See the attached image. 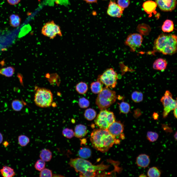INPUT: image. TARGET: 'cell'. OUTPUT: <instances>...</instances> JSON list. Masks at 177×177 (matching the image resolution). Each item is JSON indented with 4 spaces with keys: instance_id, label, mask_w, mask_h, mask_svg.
<instances>
[{
    "instance_id": "1",
    "label": "cell",
    "mask_w": 177,
    "mask_h": 177,
    "mask_svg": "<svg viewBox=\"0 0 177 177\" xmlns=\"http://www.w3.org/2000/svg\"><path fill=\"white\" fill-rule=\"evenodd\" d=\"M117 139L111 135L107 130L96 129L92 132L90 140L93 147L102 152L108 151Z\"/></svg>"
},
{
    "instance_id": "2",
    "label": "cell",
    "mask_w": 177,
    "mask_h": 177,
    "mask_svg": "<svg viewBox=\"0 0 177 177\" xmlns=\"http://www.w3.org/2000/svg\"><path fill=\"white\" fill-rule=\"evenodd\" d=\"M69 164L76 172H79L81 177H94L97 171L105 170L109 167L102 163L94 165L89 161L79 158L71 159Z\"/></svg>"
},
{
    "instance_id": "3",
    "label": "cell",
    "mask_w": 177,
    "mask_h": 177,
    "mask_svg": "<svg viewBox=\"0 0 177 177\" xmlns=\"http://www.w3.org/2000/svg\"><path fill=\"white\" fill-rule=\"evenodd\" d=\"M177 39L175 34H162L154 41V50L165 55H172L177 50Z\"/></svg>"
},
{
    "instance_id": "4",
    "label": "cell",
    "mask_w": 177,
    "mask_h": 177,
    "mask_svg": "<svg viewBox=\"0 0 177 177\" xmlns=\"http://www.w3.org/2000/svg\"><path fill=\"white\" fill-rule=\"evenodd\" d=\"M117 98L116 92L105 87L99 93L96 103L100 110L105 109L114 103Z\"/></svg>"
},
{
    "instance_id": "5",
    "label": "cell",
    "mask_w": 177,
    "mask_h": 177,
    "mask_svg": "<svg viewBox=\"0 0 177 177\" xmlns=\"http://www.w3.org/2000/svg\"><path fill=\"white\" fill-rule=\"evenodd\" d=\"M53 95L49 89L38 88L34 97V102L38 106L42 108L49 107L53 101Z\"/></svg>"
},
{
    "instance_id": "6",
    "label": "cell",
    "mask_w": 177,
    "mask_h": 177,
    "mask_svg": "<svg viewBox=\"0 0 177 177\" xmlns=\"http://www.w3.org/2000/svg\"><path fill=\"white\" fill-rule=\"evenodd\" d=\"M115 121V117L113 113L106 109L101 110L95 118V122L100 129L107 130Z\"/></svg>"
},
{
    "instance_id": "7",
    "label": "cell",
    "mask_w": 177,
    "mask_h": 177,
    "mask_svg": "<svg viewBox=\"0 0 177 177\" xmlns=\"http://www.w3.org/2000/svg\"><path fill=\"white\" fill-rule=\"evenodd\" d=\"M118 75L112 68L107 69L101 75L98 76L97 80L104 84L106 87L110 88H115L117 83Z\"/></svg>"
},
{
    "instance_id": "8",
    "label": "cell",
    "mask_w": 177,
    "mask_h": 177,
    "mask_svg": "<svg viewBox=\"0 0 177 177\" xmlns=\"http://www.w3.org/2000/svg\"><path fill=\"white\" fill-rule=\"evenodd\" d=\"M161 101L164 107L163 117V118H165L170 112L177 106V100L173 99L171 93L169 91L166 90L161 98Z\"/></svg>"
},
{
    "instance_id": "9",
    "label": "cell",
    "mask_w": 177,
    "mask_h": 177,
    "mask_svg": "<svg viewBox=\"0 0 177 177\" xmlns=\"http://www.w3.org/2000/svg\"><path fill=\"white\" fill-rule=\"evenodd\" d=\"M41 33L50 39H54L57 35L62 36L60 27L53 21H49L44 25L42 29Z\"/></svg>"
},
{
    "instance_id": "10",
    "label": "cell",
    "mask_w": 177,
    "mask_h": 177,
    "mask_svg": "<svg viewBox=\"0 0 177 177\" xmlns=\"http://www.w3.org/2000/svg\"><path fill=\"white\" fill-rule=\"evenodd\" d=\"M143 40V37L141 35L138 33H133L128 36L125 44L134 51L141 46Z\"/></svg>"
},
{
    "instance_id": "11",
    "label": "cell",
    "mask_w": 177,
    "mask_h": 177,
    "mask_svg": "<svg viewBox=\"0 0 177 177\" xmlns=\"http://www.w3.org/2000/svg\"><path fill=\"white\" fill-rule=\"evenodd\" d=\"M124 9L115 1L110 0L107 9V13L109 16L113 17L120 18L122 16Z\"/></svg>"
},
{
    "instance_id": "12",
    "label": "cell",
    "mask_w": 177,
    "mask_h": 177,
    "mask_svg": "<svg viewBox=\"0 0 177 177\" xmlns=\"http://www.w3.org/2000/svg\"><path fill=\"white\" fill-rule=\"evenodd\" d=\"M156 2L160 9L164 12L173 11L177 4L176 0H156Z\"/></svg>"
},
{
    "instance_id": "13",
    "label": "cell",
    "mask_w": 177,
    "mask_h": 177,
    "mask_svg": "<svg viewBox=\"0 0 177 177\" xmlns=\"http://www.w3.org/2000/svg\"><path fill=\"white\" fill-rule=\"evenodd\" d=\"M124 129V125L120 121H115L110 125L107 130L111 135L116 138L120 136L123 133Z\"/></svg>"
},
{
    "instance_id": "14",
    "label": "cell",
    "mask_w": 177,
    "mask_h": 177,
    "mask_svg": "<svg viewBox=\"0 0 177 177\" xmlns=\"http://www.w3.org/2000/svg\"><path fill=\"white\" fill-rule=\"evenodd\" d=\"M150 162V159L149 156L146 154H141L136 159V162L137 165L142 168L147 167Z\"/></svg>"
},
{
    "instance_id": "15",
    "label": "cell",
    "mask_w": 177,
    "mask_h": 177,
    "mask_svg": "<svg viewBox=\"0 0 177 177\" xmlns=\"http://www.w3.org/2000/svg\"><path fill=\"white\" fill-rule=\"evenodd\" d=\"M74 136L78 138H82L85 136L88 133L86 127L82 124H79L75 127Z\"/></svg>"
},
{
    "instance_id": "16",
    "label": "cell",
    "mask_w": 177,
    "mask_h": 177,
    "mask_svg": "<svg viewBox=\"0 0 177 177\" xmlns=\"http://www.w3.org/2000/svg\"><path fill=\"white\" fill-rule=\"evenodd\" d=\"M157 5L156 2L152 0H148L144 2L143 8L148 14H151L155 10Z\"/></svg>"
},
{
    "instance_id": "17",
    "label": "cell",
    "mask_w": 177,
    "mask_h": 177,
    "mask_svg": "<svg viewBox=\"0 0 177 177\" xmlns=\"http://www.w3.org/2000/svg\"><path fill=\"white\" fill-rule=\"evenodd\" d=\"M167 64V62L165 59L160 58L154 62L153 67L154 69L163 71L166 69Z\"/></svg>"
},
{
    "instance_id": "18",
    "label": "cell",
    "mask_w": 177,
    "mask_h": 177,
    "mask_svg": "<svg viewBox=\"0 0 177 177\" xmlns=\"http://www.w3.org/2000/svg\"><path fill=\"white\" fill-rule=\"evenodd\" d=\"M0 173L1 176L4 177H12L16 174L13 168L7 166L3 167L0 170Z\"/></svg>"
},
{
    "instance_id": "19",
    "label": "cell",
    "mask_w": 177,
    "mask_h": 177,
    "mask_svg": "<svg viewBox=\"0 0 177 177\" xmlns=\"http://www.w3.org/2000/svg\"><path fill=\"white\" fill-rule=\"evenodd\" d=\"M39 156L41 159L43 161L45 162H48L51 159L52 154L49 150L44 148L41 150Z\"/></svg>"
},
{
    "instance_id": "20",
    "label": "cell",
    "mask_w": 177,
    "mask_h": 177,
    "mask_svg": "<svg viewBox=\"0 0 177 177\" xmlns=\"http://www.w3.org/2000/svg\"><path fill=\"white\" fill-rule=\"evenodd\" d=\"M174 29V24L173 21L169 19H167L165 21L162 27V31L165 32H172Z\"/></svg>"
},
{
    "instance_id": "21",
    "label": "cell",
    "mask_w": 177,
    "mask_h": 177,
    "mask_svg": "<svg viewBox=\"0 0 177 177\" xmlns=\"http://www.w3.org/2000/svg\"><path fill=\"white\" fill-rule=\"evenodd\" d=\"M90 88L92 93L96 94H98L103 89L102 84L97 80L91 84Z\"/></svg>"
},
{
    "instance_id": "22",
    "label": "cell",
    "mask_w": 177,
    "mask_h": 177,
    "mask_svg": "<svg viewBox=\"0 0 177 177\" xmlns=\"http://www.w3.org/2000/svg\"><path fill=\"white\" fill-rule=\"evenodd\" d=\"M78 154L81 158L86 159L89 158L91 154L90 149L87 147L81 148L78 151Z\"/></svg>"
},
{
    "instance_id": "23",
    "label": "cell",
    "mask_w": 177,
    "mask_h": 177,
    "mask_svg": "<svg viewBox=\"0 0 177 177\" xmlns=\"http://www.w3.org/2000/svg\"><path fill=\"white\" fill-rule=\"evenodd\" d=\"M9 19L10 24L12 27H16L20 25L21 19L18 15L12 14L10 16Z\"/></svg>"
},
{
    "instance_id": "24",
    "label": "cell",
    "mask_w": 177,
    "mask_h": 177,
    "mask_svg": "<svg viewBox=\"0 0 177 177\" xmlns=\"http://www.w3.org/2000/svg\"><path fill=\"white\" fill-rule=\"evenodd\" d=\"M15 68L12 66H9L0 69V74L7 77H11L13 75Z\"/></svg>"
},
{
    "instance_id": "25",
    "label": "cell",
    "mask_w": 177,
    "mask_h": 177,
    "mask_svg": "<svg viewBox=\"0 0 177 177\" xmlns=\"http://www.w3.org/2000/svg\"><path fill=\"white\" fill-rule=\"evenodd\" d=\"M75 89L77 92L79 94H85L88 90V86L85 82H81L77 84L75 86Z\"/></svg>"
},
{
    "instance_id": "26",
    "label": "cell",
    "mask_w": 177,
    "mask_h": 177,
    "mask_svg": "<svg viewBox=\"0 0 177 177\" xmlns=\"http://www.w3.org/2000/svg\"><path fill=\"white\" fill-rule=\"evenodd\" d=\"M96 113L95 110L90 108L86 109L84 114L85 118L88 120H91L93 119L96 117Z\"/></svg>"
},
{
    "instance_id": "27",
    "label": "cell",
    "mask_w": 177,
    "mask_h": 177,
    "mask_svg": "<svg viewBox=\"0 0 177 177\" xmlns=\"http://www.w3.org/2000/svg\"><path fill=\"white\" fill-rule=\"evenodd\" d=\"M161 172L156 167L153 166L148 170L147 175L149 177H159L161 176Z\"/></svg>"
},
{
    "instance_id": "28",
    "label": "cell",
    "mask_w": 177,
    "mask_h": 177,
    "mask_svg": "<svg viewBox=\"0 0 177 177\" xmlns=\"http://www.w3.org/2000/svg\"><path fill=\"white\" fill-rule=\"evenodd\" d=\"M119 109L120 113L124 114H127L130 111V106L128 103L122 102L119 104Z\"/></svg>"
},
{
    "instance_id": "29",
    "label": "cell",
    "mask_w": 177,
    "mask_h": 177,
    "mask_svg": "<svg viewBox=\"0 0 177 177\" xmlns=\"http://www.w3.org/2000/svg\"><path fill=\"white\" fill-rule=\"evenodd\" d=\"M132 100L135 103H139L141 102L143 99V94L140 92L134 91L131 95Z\"/></svg>"
},
{
    "instance_id": "30",
    "label": "cell",
    "mask_w": 177,
    "mask_h": 177,
    "mask_svg": "<svg viewBox=\"0 0 177 177\" xmlns=\"http://www.w3.org/2000/svg\"><path fill=\"white\" fill-rule=\"evenodd\" d=\"M18 144L22 147L26 146L30 142L29 138L24 135L19 136L18 137Z\"/></svg>"
},
{
    "instance_id": "31",
    "label": "cell",
    "mask_w": 177,
    "mask_h": 177,
    "mask_svg": "<svg viewBox=\"0 0 177 177\" xmlns=\"http://www.w3.org/2000/svg\"><path fill=\"white\" fill-rule=\"evenodd\" d=\"M12 106L14 110L18 111H20L22 109L23 104L22 101L18 100H15L12 101Z\"/></svg>"
},
{
    "instance_id": "32",
    "label": "cell",
    "mask_w": 177,
    "mask_h": 177,
    "mask_svg": "<svg viewBox=\"0 0 177 177\" xmlns=\"http://www.w3.org/2000/svg\"><path fill=\"white\" fill-rule=\"evenodd\" d=\"M158 137V134L155 132L149 131L147 133V139L150 142H153L156 141Z\"/></svg>"
},
{
    "instance_id": "33",
    "label": "cell",
    "mask_w": 177,
    "mask_h": 177,
    "mask_svg": "<svg viewBox=\"0 0 177 177\" xmlns=\"http://www.w3.org/2000/svg\"><path fill=\"white\" fill-rule=\"evenodd\" d=\"M62 133L64 137L68 139H71L74 136V133L73 130L68 128L63 129Z\"/></svg>"
},
{
    "instance_id": "34",
    "label": "cell",
    "mask_w": 177,
    "mask_h": 177,
    "mask_svg": "<svg viewBox=\"0 0 177 177\" xmlns=\"http://www.w3.org/2000/svg\"><path fill=\"white\" fill-rule=\"evenodd\" d=\"M45 162L41 159L38 160L34 164V167L37 170L41 171L45 168Z\"/></svg>"
},
{
    "instance_id": "35",
    "label": "cell",
    "mask_w": 177,
    "mask_h": 177,
    "mask_svg": "<svg viewBox=\"0 0 177 177\" xmlns=\"http://www.w3.org/2000/svg\"><path fill=\"white\" fill-rule=\"evenodd\" d=\"M89 101L85 98H81L79 100V105L81 108H87L89 106Z\"/></svg>"
},
{
    "instance_id": "36",
    "label": "cell",
    "mask_w": 177,
    "mask_h": 177,
    "mask_svg": "<svg viewBox=\"0 0 177 177\" xmlns=\"http://www.w3.org/2000/svg\"><path fill=\"white\" fill-rule=\"evenodd\" d=\"M39 176L41 177H51L53 176L52 171L48 168H44L40 171Z\"/></svg>"
},
{
    "instance_id": "37",
    "label": "cell",
    "mask_w": 177,
    "mask_h": 177,
    "mask_svg": "<svg viewBox=\"0 0 177 177\" xmlns=\"http://www.w3.org/2000/svg\"><path fill=\"white\" fill-rule=\"evenodd\" d=\"M130 3L129 0H118L117 4L122 8L124 9L129 6Z\"/></svg>"
},
{
    "instance_id": "38",
    "label": "cell",
    "mask_w": 177,
    "mask_h": 177,
    "mask_svg": "<svg viewBox=\"0 0 177 177\" xmlns=\"http://www.w3.org/2000/svg\"><path fill=\"white\" fill-rule=\"evenodd\" d=\"M7 2L10 4L14 5L18 4L21 0H7Z\"/></svg>"
},
{
    "instance_id": "39",
    "label": "cell",
    "mask_w": 177,
    "mask_h": 177,
    "mask_svg": "<svg viewBox=\"0 0 177 177\" xmlns=\"http://www.w3.org/2000/svg\"><path fill=\"white\" fill-rule=\"evenodd\" d=\"M87 3H96L98 0H83Z\"/></svg>"
},
{
    "instance_id": "40",
    "label": "cell",
    "mask_w": 177,
    "mask_h": 177,
    "mask_svg": "<svg viewBox=\"0 0 177 177\" xmlns=\"http://www.w3.org/2000/svg\"><path fill=\"white\" fill-rule=\"evenodd\" d=\"M177 106L176 107L173 109V113L174 116L176 118H177Z\"/></svg>"
},
{
    "instance_id": "41",
    "label": "cell",
    "mask_w": 177,
    "mask_h": 177,
    "mask_svg": "<svg viewBox=\"0 0 177 177\" xmlns=\"http://www.w3.org/2000/svg\"><path fill=\"white\" fill-rule=\"evenodd\" d=\"M158 116V114L156 113H154L153 115V118L155 120H157Z\"/></svg>"
},
{
    "instance_id": "42",
    "label": "cell",
    "mask_w": 177,
    "mask_h": 177,
    "mask_svg": "<svg viewBox=\"0 0 177 177\" xmlns=\"http://www.w3.org/2000/svg\"><path fill=\"white\" fill-rule=\"evenodd\" d=\"M3 140V135L2 133L0 132V144L2 142Z\"/></svg>"
},
{
    "instance_id": "43",
    "label": "cell",
    "mask_w": 177,
    "mask_h": 177,
    "mask_svg": "<svg viewBox=\"0 0 177 177\" xmlns=\"http://www.w3.org/2000/svg\"><path fill=\"white\" fill-rule=\"evenodd\" d=\"M3 144L5 147H6L8 145L9 143L7 141H5L3 142Z\"/></svg>"
},
{
    "instance_id": "44",
    "label": "cell",
    "mask_w": 177,
    "mask_h": 177,
    "mask_svg": "<svg viewBox=\"0 0 177 177\" xmlns=\"http://www.w3.org/2000/svg\"><path fill=\"white\" fill-rule=\"evenodd\" d=\"M120 138L122 139H123L125 138V135L123 133H122L119 136Z\"/></svg>"
},
{
    "instance_id": "45",
    "label": "cell",
    "mask_w": 177,
    "mask_h": 177,
    "mask_svg": "<svg viewBox=\"0 0 177 177\" xmlns=\"http://www.w3.org/2000/svg\"><path fill=\"white\" fill-rule=\"evenodd\" d=\"M177 132H176L174 135V138H175V139L176 140H177Z\"/></svg>"
},
{
    "instance_id": "46",
    "label": "cell",
    "mask_w": 177,
    "mask_h": 177,
    "mask_svg": "<svg viewBox=\"0 0 177 177\" xmlns=\"http://www.w3.org/2000/svg\"><path fill=\"white\" fill-rule=\"evenodd\" d=\"M147 177V176H146L145 175H144V174H142L140 175L139 176V177Z\"/></svg>"
}]
</instances>
